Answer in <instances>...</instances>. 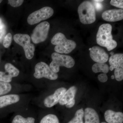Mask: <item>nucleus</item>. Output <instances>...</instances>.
Returning a JSON list of instances; mask_svg holds the SVG:
<instances>
[{
  "mask_svg": "<svg viewBox=\"0 0 123 123\" xmlns=\"http://www.w3.org/2000/svg\"><path fill=\"white\" fill-rule=\"evenodd\" d=\"M11 89L12 86L10 83L0 81V96L8 93Z\"/></svg>",
  "mask_w": 123,
  "mask_h": 123,
  "instance_id": "22",
  "label": "nucleus"
},
{
  "mask_svg": "<svg viewBox=\"0 0 123 123\" xmlns=\"http://www.w3.org/2000/svg\"><path fill=\"white\" fill-rule=\"evenodd\" d=\"M51 57L52 61L49 66L53 72L56 73L59 71L60 66L71 68L75 65V60L68 55L54 52L52 54Z\"/></svg>",
  "mask_w": 123,
  "mask_h": 123,
  "instance_id": "4",
  "label": "nucleus"
},
{
  "mask_svg": "<svg viewBox=\"0 0 123 123\" xmlns=\"http://www.w3.org/2000/svg\"><path fill=\"white\" fill-rule=\"evenodd\" d=\"M104 20L110 22H115L123 20V10L122 9L106 10L102 14Z\"/></svg>",
  "mask_w": 123,
  "mask_h": 123,
  "instance_id": "12",
  "label": "nucleus"
},
{
  "mask_svg": "<svg viewBox=\"0 0 123 123\" xmlns=\"http://www.w3.org/2000/svg\"><path fill=\"white\" fill-rule=\"evenodd\" d=\"M96 7L98 9H100L102 8V5L99 3H97L96 4Z\"/></svg>",
  "mask_w": 123,
  "mask_h": 123,
  "instance_id": "30",
  "label": "nucleus"
},
{
  "mask_svg": "<svg viewBox=\"0 0 123 123\" xmlns=\"http://www.w3.org/2000/svg\"><path fill=\"white\" fill-rule=\"evenodd\" d=\"M2 0H0V4L2 2Z\"/></svg>",
  "mask_w": 123,
  "mask_h": 123,
  "instance_id": "34",
  "label": "nucleus"
},
{
  "mask_svg": "<svg viewBox=\"0 0 123 123\" xmlns=\"http://www.w3.org/2000/svg\"><path fill=\"white\" fill-rule=\"evenodd\" d=\"M85 123H100L98 114L91 108H86L84 111Z\"/></svg>",
  "mask_w": 123,
  "mask_h": 123,
  "instance_id": "15",
  "label": "nucleus"
},
{
  "mask_svg": "<svg viewBox=\"0 0 123 123\" xmlns=\"http://www.w3.org/2000/svg\"><path fill=\"white\" fill-rule=\"evenodd\" d=\"M23 0H9L8 1V4L13 7H17L21 6L24 2Z\"/></svg>",
  "mask_w": 123,
  "mask_h": 123,
  "instance_id": "26",
  "label": "nucleus"
},
{
  "mask_svg": "<svg viewBox=\"0 0 123 123\" xmlns=\"http://www.w3.org/2000/svg\"><path fill=\"white\" fill-rule=\"evenodd\" d=\"M5 69L6 72L8 73L12 78L17 77L20 74L19 70L10 63H7L5 65Z\"/></svg>",
  "mask_w": 123,
  "mask_h": 123,
  "instance_id": "18",
  "label": "nucleus"
},
{
  "mask_svg": "<svg viewBox=\"0 0 123 123\" xmlns=\"http://www.w3.org/2000/svg\"><path fill=\"white\" fill-rule=\"evenodd\" d=\"M12 41V35L11 33H8L5 36L3 40V46L5 48H8L11 45Z\"/></svg>",
  "mask_w": 123,
  "mask_h": 123,
  "instance_id": "25",
  "label": "nucleus"
},
{
  "mask_svg": "<svg viewBox=\"0 0 123 123\" xmlns=\"http://www.w3.org/2000/svg\"><path fill=\"white\" fill-rule=\"evenodd\" d=\"M114 52H111V55H114Z\"/></svg>",
  "mask_w": 123,
  "mask_h": 123,
  "instance_id": "33",
  "label": "nucleus"
},
{
  "mask_svg": "<svg viewBox=\"0 0 123 123\" xmlns=\"http://www.w3.org/2000/svg\"><path fill=\"white\" fill-rule=\"evenodd\" d=\"M105 123V122H102V123Z\"/></svg>",
  "mask_w": 123,
  "mask_h": 123,
  "instance_id": "35",
  "label": "nucleus"
},
{
  "mask_svg": "<svg viewBox=\"0 0 123 123\" xmlns=\"http://www.w3.org/2000/svg\"><path fill=\"white\" fill-rule=\"evenodd\" d=\"M98 79L101 82H105L107 81L108 77L106 74L103 73L99 74L98 76Z\"/></svg>",
  "mask_w": 123,
  "mask_h": 123,
  "instance_id": "28",
  "label": "nucleus"
},
{
  "mask_svg": "<svg viewBox=\"0 0 123 123\" xmlns=\"http://www.w3.org/2000/svg\"><path fill=\"white\" fill-rule=\"evenodd\" d=\"M52 44L55 45V50L59 53L68 54L76 47L75 42L67 39L63 34L58 33L55 34L51 40Z\"/></svg>",
  "mask_w": 123,
  "mask_h": 123,
  "instance_id": "2",
  "label": "nucleus"
},
{
  "mask_svg": "<svg viewBox=\"0 0 123 123\" xmlns=\"http://www.w3.org/2000/svg\"><path fill=\"white\" fill-rule=\"evenodd\" d=\"M84 111L83 109H79L75 113V117L68 123H84Z\"/></svg>",
  "mask_w": 123,
  "mask_h": 123,
  "instance_id": "20",
  "label": "nucleus"
},
{
  "mask_svg": "<svg viewBox=\"0 0 123 123\" xmlns=\"http://www.w3.org/2000/svg\"><path fill=\"white\" fill-rule=\"evenodd\" d=\"M13 39L15 43L23 48L25 55L27 59L31 60L34 57L35 47L31 43V37L26 34H16Z\"/></svg>",
  "mask_w": 123,
  "mask_h": 123,
  "instance_id": "5",
  "label": "nucleus"
},
{
  "mask_svg": "<svg viewBox=\"0 0 123 123\" xmlns=\"http://www.w3.org/2000/svg\"><path fill=\"white\" fill-rule=\"evenodd\" d=\"M75 98L73 99L72 101H69L68 103L66 104H65V106L66 107L68 108H71L72 107L75 105Z\"/></svg>",
  "mask_w": 123,
  "mask_h": 123,
  "instance_id": "29",
  "label": "nucleus"
},
{
  "mask_svg": "<svg viewBox=\"0 0 123 123\" xmlns=\"http://www.w3.org/2000/svg\"><path fill=\"white\" fill-rule=\"evenodd\" d=\"M12 80V78L7 72L0 71V81L10 83Z\"/></svg>",
  "mask_w": 123,
  "mask_h": 123,
  "instance_id": "23",
  "label": "nucleus"
},
{
  "mask_svg": "<svg viewBox=\"0 0 123 123\" xmlns=\"http://www.w3.org/2000/svg\"><path fill=\"white\" fill-rule=\"evenodd\" d=\"M115 78L114 75H112L111 76V78L112 79H114Z\"/></svg>",
  "mask_w": 123,
  "mask_h": 123,
  "instance_id": "32",
  "label": "nucleus"
},
{
  "mask_svg": "<svg viewBox=\"0 0 123 123\" xmlns=\"http://www.w3.org/2000/svg\"><path fill=\"white\" fill-rule=\"evenodd\" d=\"M6 26L0 18V43H1L4 40L6 35Z\"/></svg>",
  "mask_w": 123,
  "mask_h": 123,
  "instance_id": "24",
  "label": "nucleus"
},
{
  "mask_svg": "<svg viewBox=\"0 0 123 123\" xmlns=\"http://www.w3.org/2000/svg\"><path fill=\"white\" fill-rule=\"evenodd\" d=\"M110 4L115 7L120 8L123 9V0H111L110 1Z\"/></svg>",
  "mask_w": 123,
  "mask_h": 123,
  "instance_id": "27",
  "label": "nucleus"
},
{
  "mask_svg": "<svg viewBox=\"0 0 123 123\" xmlns=\"http://www.w3.org/2000/svg\"><path fill=\"white\" fill-rule=\"evenodd\" d=\"M94 1H95V2H102V1H103V0H94Z\"/></svg>",
  "mask_w": 123,
  "mask_h": 123,
  "instance_id": "31",
  "label": "nucleus"
},
{
  "mask_svg": "<svg viewBox=\"0 0 123 123\" xmlns=\"http://www.w3.org/2000/svg\"><path fill=\"white\" fill-rule=\"evenodd\" d=\"M54 10L50 7H45L31 13L27 19L28 24L33 25L43 20H47L52 16Z\"/></svg>",
  "mask_w": 123,
  "mask_h": 123,
  "instance_id": "7",
  "label": "nucleus"
},
{
  "mask_svg": "<svg viewBox=\"0 0 123 123\" xmlns=\"http://www.w3.org/2000/svg\"><path fill=\"white\" fill-rule=\"evenodd\" d=\"M77 91V89L76 86H71L64 94L59 102L60 105H64L69 101L75 98Z\"/></svg>",
  "mask_w": 123,
  "mask_h": 123,
  "instance_id": "16",
  "label": "nucleus"
},
{
  "mask_svg": "<svg viewBox=\"0 0 123 123\" xmlns=\"http://www.w3.org/2000/svg\"><path fill=\"white\" fill-rule=\"evenodd\" d=\"M80 21L84 24H91L96 20V13L94 6L90 1H84L78 9Z\"/></svg>",
  "mask_w": 123,
  "mask_h": 123,
  "instance_id": "3",
  "label": "nucleus"
},
{
  "mask_svg": "<svg viewBox=\"0 0 123 123\" xmlns=\"http://www.w3.org/2000/svg\"><path fill=\"white\" fill-rule=\"evenodd\" d=\"M112 26L109 24H103L99 27L97 35V43L105 47L108 51L114 49L117 46V43L113 39L111 34Z\"/></svg>",
  "mask_w": 123,
  "mask_h": 123,
  "instance_id": "1",
  "label": "nucleus"
},
{
  "mask_svg": "<svg viewBox=\"0 0 123 123\" xmlns=\"http://www.w3.org/2000/svg\"><path fill=\"white\" fill-rule=\"evenodd\" d=\"M90 55L91 59L97 63H105L109 59V55L105 51L98 46L91 48Z\"/></svg>",
  "mask_w": 123,
  "mask_h": 123,
  "instance_id": "10",
  "label": "nucleus"
},
{
  "mask_svg": "<svg viewBox=\"0 0 123 123\" xmlns=\"http://www.w3.org/2000/svg\"><path fill=\"white\" fill-rule=\"evenodd\" d=\"M104 117L106 121L108 123H123V112L108 110L105 112Z\"/></svg>",
  "mask_w": 123,
  "mask_h": 123,
  "instance_id": "13",
  "label": "nucleus"
},
{
  "mask_svg": "<svg viewBox=\"0 0 123 123\" xmlns=\"http://www.w3.org/2000/svg\"><path fill=\"white\" fill-rule=\"evenodd\" d=\"M92 70L94 73L102 72L107 74L109 72V67L105 63H97L92 66Z\"/></svg>",
  "mask_w": 123,
  "mask_h": 123,
  "instance_id": "17",
  "label": "nucleus"
},
{
  "mask_svg": "<svg viewBox=\"0 0 123 123\" xmlns=\"http://www.w3.org/2000/svg\"><path fill=\"white\" fill-rule=\"evenodd\" d=\"M34 76L36 79L44 78L50 80H55L57 79L58 75L51 70L47 64L41 62L36 65L35 67Z\"/></svg>",
  "mask_w": 123,
  "mask_h": 123,
  "instance_id": "6",
  "label": "nucleus"
},
{
  "mask_svg": "<svg viewBox=\"0 0 123 123\" xmlns=\"http://www.w3.org/2000/svg\"><path fill=\"white\" fill-rule=\"evenodd\" d=\"M40 123H60L59 119L55 115L49 114L44 116Z\"/></svg>",
  "mask_w": 123,
  "mask_h": 123,
  "instance_id": "21",
  "label": "nucleus"
},
{
  "mask_svg": "<svg viewBox=\"0 0 123 123\" xmlns=\"http://www.w3.org/2000/svg\"><path fill=\"white\" fill-rule=\"evenodd\" d=\"M91 49V48H90V49H89V50H90H90Z\"/></svg>",
  "mask_w": 123,
  "mask_h": 123,
  "instance_id": "36",
  "label": "nucleus"
},
{
  "mask_svg": "<svg viewBox=\"0 0 123 123\" xmlns=\"http://www.w3.org/2000/svg\"><path fill=\"white\" fill-rule=\"evenodd\" d=\"M35 119L33 117L25 118L20 115H17L14 118L12 123H35Z\"/></svg>",
  "mask_w": 123,
  "mask_h": 123,
  "instance_id": "19",
  "label": "nucleus"
},
{
  "mask_svg": "<svg viewBox=\"0 0 123 123\" xmlns=\"http://www.w3.org/2000/svg\"><path fill=\"white\" fill-rule=\"evenodd\" d=\"M50 27V24L47 21L38 24L34 29L31 36L33 43L38 44L45 41L48 36Z\"/></svg>",
  "mask_w": 123,
  "mask_h": 123,
  "instance_id": "8",
  "label": "nucleus"
},
{
  "mask_svg": "<svg viewBox=\"0 0 123 123\" xmlns=\"http://www.w3.org/2000/svg\"><path fill=\"white\" fill-rule=\"evenodd\" d=\"M66 91V88L64 87L57 89L53 94L45 98L43 101L44 106L47 107L51 108L59 103Z\"/></svg>",
  "mask_w": 123,
  "mask_h": 123,
  "instance_id": "11",
  "label": "nucleus"
},
{
  "mask_svg": "<svg viewBox=\"0 0 123 123\" xmlns=\"http://www.w3.org/2000/svg\"><path fill=\"white\" fill-rule=\"evenodd\" d=\"M111 66L115 69L114 76L117 80L123 79V54L117 53L111 55L109 59Z\"/></svg>",
  "mask_w": 123,
  "mask_h": 123,
  "instance_id": "9",
  "label": "nucleus"
},
{
  "mask_svg": "<svg viewBox=\"0 0 123 123\" xmlns=\"http://www.w3.org/2000/svg\"><path fill=\"white\" fill-rule=\"evenodd\" d=\"M20 100L18 95L11 94L6 95L0 97V108L17 103Z\"/></svg>",
  "mask_w": 123,
  "mask_h": 123,
  "instance_id": "14",
  "label": "nucleus"
}]
</instances>
